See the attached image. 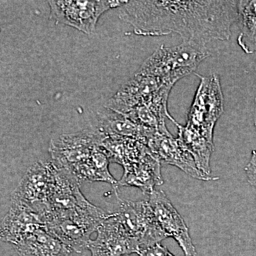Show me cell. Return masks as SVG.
I'll return each instance as SVG.
<instances>
[{
	"mask_svg": "<svg viewBox=\"0 0 256 256\" xmlns=\"http://www.w3.org/2000/svg\"><path fill=\"white\" fill-rule=\"evenodd\" d=\"M72 250H70V252H65V254H63V255L60 256H72Z\"/></svg>",
	"mask_w": 256,
	"mask_h": 256,
	"instance_id": "obj_24",
	"label": "cell"
},
{
	"mask_svg": "<svg viewBox=\"0 0 256 256\" xmlns=\"http://www.w3.org/2000/svg\"><path fill=\"white\" fill-rule=\"evenodd\" d=\"M119 186H134L150 194L156 186L164 184L161 174V162L148 150L138 162L124 168Z\"/></svg>",
	"mask_w": 256,
	"mask_h": 256,
	"instance_id": "obj_15",
	"label": "cell"
},
{
	"mask_svg": "<svg viewBox=\"0 0 256 256\" xmlns=\"http://www.w3.org/2000/svg\"><path fill=\"white\" fill-rule=\"evenodd\" d=\"M138 254L139 256H174L160 242L142 248Z\"/></svg>",
	"mask_w": 256,
	"mask_h": 256,
	"instance_id": "obj_22",
	"label": "cell"
},
{
	"mask_svg": "<svg viewBox=\"0 0 256 256\" xmlns=\"http://www.w3.org/2000/svg\"><path fill=\"white\" fill-rule=\"evenodd\" d=\"M245 172L246 174L248 182L256 188V151L252 150L250 161L245 168Z\"/></svg>",
	"mask_w": 256,
	"mask_h": 256,
	"instance_id": "obj_23",
	"label": "cell"
},
{
	"mask_svg": "<svg viewBox=\"0 0 256 256\" xmlns=\"http://www.w3.org/2000/svg\"><path fill=\"white\" fill-rule=\"evenodd\" d=\"M110 161L102 146L96 148L92 156L73 168L70 172L80 182H104L110 184L116 192L118 188V181L109 171Z\"/></svg>",
	"mask_w": 256,
	"mask_h": 256,
	"instance_id": "obj_18",
	"label": "cell"
},
{
	"mask_svg": "<svg viewBox=\"0 0 256 256\" xmlns=\"http://www.w3.org/2000/svg\"><path fill=\"white\" fill-rule=\"evenodd\" d=\"M56 166L54 178L47 196L42 218L44 224L52 217L66 214L92 205L80 192L82 182L78 178L68 170L58 168L56 165Z\"/></svg>",
	"mask_w": 256,
	"mask_h": 256,
	"instance_id": "obj_11",
	"label": "cell"
},
{
	"mask_svg": "<svg viewBox=\"0 0 256 256\" xmlns=\"http://www.w3.org/2000/svg\"><path fill=\"white\" fill-rule=\"evenodd\" d=\"M146 146L161 162L176 166L192 178L202 181H216L220 178L208 176L200 171L191 153L178 138L173 137L168 128L152 133Z\"/></svg>",
	"mask_w": 256,
	"mask_h": 256,
	"instance_id": "obj_10",
	"label": "cell"
},
{
	"mask_svg": "<svg viewBox=\"0 0 256 256\" xmlns=\"http://www.w3.org/2000/svg\"><path fill=\"white\" fill-rule=\"evenodd\" d=\"M44 225L36 212L25 205L11 201L9 212L2 220L0 238L16 245L24 237Z\"/></svg>",
	"mask_w": 256,
	"mask_h": 256,
	"instance_id": "obj_14",
	"label": "cell"
},
{
	"mask_svg": "<svg viewBox=\"0 0 256 256\" xmlns=\"http://www.w3.org/2000/svg\"><path fill=\"white\" fill-rule=\"evenodd\" d=\"M240 34L237 42L247 54L256 52V0L237 1V18Z\"/></svg>",
	"mask_w": 256,
	"mask_h": 256,
	"instance_id": "obj_21",
	"label": "cell"
},
{
	"mask_svg": "<svg viewBox=\"0 0 256 256\" xmlns=\"http://www.w3.org/2000/svg\"><path fill=\"white\" fill-rule=\"evenodd\" d=\"M114 213L126 233L139 242L140 249L166 238L156 223L148 200H120L118 208Z\"/></svg>",
	"mask_w": 256,
	"mask_h": 256,
	"instance_id": "obj_8",
	"label": "cell"
},
{
	"mask_svg": "<svg viewBox=\"0 0 256 256\" xmlns=\"http://www.w3.org/2000/svg\"><path fill=\"white\" fill-rule=\"evenodd\" d=\"M200 84L188 114V127L214 142L217 121L224 114V98L220 77L216 74L200 76Z\"/></svg>",
	"mask_w": 256,
	"mask_h": 256,
	"instance_id": "obj_4",
	"label": "cell"
},
{
	"mask_svg": "<svg viewBox=\"0 0 256 256\" xmlns=\"http://www.w3.org/2000/svg\"><path fill=\"white\" fill-rule=\"evenodd\" d=\"M254 121H255V126H256V98L255 114H254Z\"/></svg>",
	"mask_w": 256,
	"mask_h": 256,
	"instance_id": "obj_25",
	"label": "cell"
},
{
	"mask_svg": "<svg viewBox=\"0 0 256 256\" xmlns=\"http://www.w3.org/2000/svg\"><path fill=\"white\" fill-rule=\"evenodd\" d=\"M128 1L107 0H76L48 1L50 20L56 24L72 26L90 35L96 31L101 15L109 10L120 8Z\"/></svg>",
	"mask_w": 256,
	"mask_h": 256,
	"instance_id": "obj_5",
	"label": "cell"
},
{
	"mask_svg": "<svg viewBox=\"0 0 256 256\" xmlns=\"http://www.w3.org/2000/svg\"><path fill=\"white\" fill-rule=\"evenodd\" d=\"M158 226L166 235L178 242L184 256H196L190 230L181 215L162 190H154L148 200Z\"/></svg>",
	"mask_w": 256,
	"mask_h": 256,
	"instance_id": "obj_12",
	"label": "cell"
},
{
	"mask_svg": "<svg viewBox=\"0 0 256 256\" xmlns=\"http://www.w3.org/2000/svg\"><path fill=\"white\" fill-rule=\"evenodd\" d=\"M174 124L178 129V139L191 153L200 171L208 176H215L212 174L210 164L214 150V142L186 126H182L178 122Z\"/></svg>",
	"mask_w": 256,
	"mask_h": 256,
	"instance_id": "obj_19",
	"label": "cell"
},
{
	"mask_svg": "<svg viewBox=\"0 0 256 256\" xmlns=\"http://www.w3.org/2000/svg\"><path fill=\"white\" fill-rule=\"evenodd\" d=\"M98 130L108 138H127L144 143L156 130L138 126L124 114L104 108L98 112Z\"/></svg>",
	"mask_w": 256,
	"mask_h": 256,
	"instance_id": "obj_16",
	"label": "cell"
},
{
	"mask_svg": "<svg viewBox=\"0 0 256 256\" xmlns=\"http://www.w3.org/2000/svg\"><path fill=\"white\" fill-rule=\"evenodd\" d=\"M210 54L206 46L192 42H183L174 46L162 45L138 70L174 86L180 79L196 72L200 64Z\"/></svg>",
	"mask_w": 256,
	"mask_h": 256,
	"instance_id": "obj_2",
	"label": "cell"
},
{
	"mask_svg": "<svg viewBox=\"0 0 256 256\" xmlns=\"http://www.w3.org/2000/svg\"><path fill=\"white\" fill-rule=\"evenodd\" d=\"M119 18L138 36L175 33L183 42L206 46L230 38L237 1H128L120 8Z\"/></svg>",
	"mask_w": 256,
	"mask_h": 256,
	"instance_id": "obj_1",
	"label": "cell"
},
{
	"mask_svg": "<svg viewBox=\"0 0 256 256\" xmlns=\"http://www.w3.org/2000/svg\"><path fill=\"white\" fill-rule=\"evenodd\" d=\"M14 246L20 256H60L72 250L50 233L46 225L28 234Z\"/></svg>",
	"mask_w": 256,
	"mask_h": 256,
	"instance_id": "obj_17",
	"label": "cell"
},
{
	"mask_svg": "<svg viewBox=\"0 0 256 256\" xmlns=\"http://www.w3.org/2000/svg\"><path fill=\"white\" fill-rule=\"evenodd\" d=\"M56 170V166L52 160L40 161L32 165L13 192L11 201L31 208L43 220L47 196L54 178Z\"/></svg>",
	"mask_w": 256,
	"mask_h": 256,
	"instance_id": "obj_9",
	"label": "cell"
},
{
	"mask_svg": "<svg viewBox=\"0 0 256 256\" xmlns=\"http://www.w3.org/2000/svg\"><path fill=\"white\" fill-rule=\"evenodd\" d=\"M96 232L97 237L90 239L87 248L92 256H128L140 250L139 242L126 233L114 213L109 214Z\"/></svg>",
	"mask_w": 256,
	"mask_h": 256,
	"instance_id": "obj_13",
	"label": "cell"
},
{
	"mask_svg": "<svg viewBox=\"0 0 256 256\" xmlns=\"http://www.w3.org/2000/svg\"><path fill=\"white\" fill-rule=\"evenodd\" d=\"M174 86L138 70L106 102L105 107L126 114L138 106L148 105L160 96L170 95Z\"/></svg>",
	"mask_w": 256,
	"mask_h": 256,
	"instance_id": "obj_6",
	"label": "cell"
},
{
	"mask_svg": "<svg viewBox=\"0 0 256 256\" xmlns=\"http://www.w3.org/2000/svg\"><path fill=\"white\" fill-rule=\"evenodd\" d=\"M109 214L92 204L87 208L52 217L45 222L50 233L72 252L87 249L90 235L108 216Z\"/></svg>",
	"mask_w": 256,
	"mask_h": 256,
	"instance_id": "obj_3",
	"label": "cell"
},
{
	"mask_svg": "<svg viewBox=\"0 0 256 256\" xmlns=\"http://www.w3.org/2000/svg\"><path fill=\"white\" fill-rule=\"evenodd\" d=\"M110 162L124 168L136 162L149 150L144 143L127 138H106L102 143Z\"/></svg>",
	"mask_w": 256,
	"mask_h": 256,
	"instance_id": "obj_20",
	"label": "cell"
},
{
	"mask_svg": "<svg viewBox=\"0 0 256 256\" xmlns=\"http://www.w3.org/2000/svg\"><path fill=\"white\" fill-rule=\"evenodd\" d=\"M106 138L97 129L62 134L50 140V160L58 168L70 172L88 159Z\"/></svg>",
	"mask_w": 256,
	"mask_h": 256,
	"instance_id": "obj_7",
	"label": "cell"
}]
</instances>
